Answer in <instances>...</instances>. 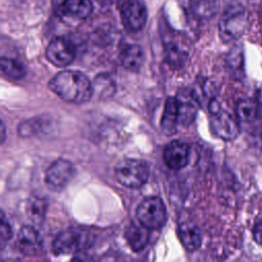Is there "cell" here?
<instances>
[{
	"label": "cell",
	"instance_id": "6da1fadb",
	"mask_svg": "<svg viewBox=\"0 0 262 262\" xmlns=\"http://www.w3.org/2000/svg\"><path fill=\"white\" fill-rule=\"evenodd\" d=\"M48 87L61 99L74 103H83L93 94V84L86 75L78 71L57 73L49 81Z\"/></svg>",
	"mask_w": 262,
	"mask_h": 262
},
{
	"label": "cell",
	"instance_id": "7a4b0ae2",
	"mask_svg": "<svg viewBox=\"0 0 262 262\" xmlns=\"http://www.w3.org/2000/svg\"><path fill=\"white\" fill-rule=\"evenodd\" d=\"M248 27L245 7L238 1H231L224 9L219 20V36L225 43L237 40Z\"/></svg>",
	"mask_w": 262,
	"mask_h": 262
},
{
	"label": "cell",
	"instance_id": "3957f363",
	"mask_svg": "<svg viewBox=\"0 0 262 262\" xmlns=\"http://www.w3.org/2000/svg\"><path fill=\"white\" fill-rule=\"evenodd\" d=\"M115 175L122 185L137 188L146 183L149 176V168L142 160L125 159L117 164Z\"/></svg>",
	"mask_w": 262,
	"mask_h": 262
},
{
	"label": "cell",
	"instance_id": "277c9868",
	"mask_svg": "<svg viewBox=\"0 0 262 262\" xmlns=\"http://www.w3.org/2000/svg\"><path fill=\"white\" fill-rule=\"evenodd\" d=\"M136 218L148 229L162 228L167 220V211L163 201L159 196L144 199L137 207Z\"/></svg>",
	"mask_w": 262,
	"mask_h": 262
},
{
	"label": "cell",
	"instance_id": "5b68a950",
	"mask_svg": "<svg viewBox=\"0 0 262 262\" xmlns=\"http://www.w3.org/2000/svg\"><path fill=\"white\" fill-rule=\"evenodd\" d=\"M209 110L211 113L210 127L212 132L223 140L234 139L239 132L235 119L228 112L223 111L215 99L211 100Z\"/></svg>",
	"mask_w": 262,
	"mask_h": 262
},
{
	"label": "cell",
	"instance_id": "8992f818",
	"mask_svg": "<svg viewBox=\"0 0 262 262\" xmlns=\"http://www.w3.org/2000/svg\"><path fill=\"white\" fill-rule=\"evenodd\" d=\"M91 236L77 229H66L60 231L52 243V252L55 255H68L88 247Z\"/></svg>",
	"mask_w": 262,
	"mask_h": 262
},
{
	"label": "cell",
	"instance_id": "52a82bcc",
	"mask_svg": "<svg viewBox=\"0 0 262 262\" xmlns=\"http://www.w3.org/2000/svg\"><path fill=\"white\" fill-rule=\"evenodd\" d=\"M75 172V167L70 161L58 159L47 168L44 177L45 184L53 191H60L70 183Z\"/></svg>",
	"mask_w": 262,
	"mask_h": 262
},
{
	"label": "cell",
	"instance_id": "ba28073f",
	"mask_svg": "<svg viewBox=\"0 0 262 262\" xmlns=\"http://www.w3.org/2000/svg\"><path fill=\"white\" fill-rule=\"evenodd\" d=\"M120 15L127 31L138 32L145 26L147 10L141 0H125L120 6Z\"/></svg>",
	"mask_w": 262,
	"mask_h": 262
},
{
	"label": "cell",
	"instance_id": "9c48e42d",
	"mask_svg": "<svg viewBox=\"0 0 262 262\" xmlns=\"http://www.w3.org/2000/svg\"><path fill=\"white\" fill-rule=\"evenodd\" d=\"M76 56L74 44L62 37L54 38L46 49L47 59L54 66L62 68L69 66Z\"/></svg>",
	"mask_w": 262,
	"mask_h": 262
},
{
	"label": "cell",
	"instance_id": "30bf717a",
	"mask_svg": "<svg viewBox=\"0 0 262 262\" xmlns=\"http://www.w3.org/2000/svg\"><path fill=\"white\" fill-rule=\"evenodd\" d=\"M92 9L91 0H53V10L59 16L84 19L91 14Z\"/></svg>",
	"mask_w": 262,
	"mask_h": 262
},
{
	"label": "cell",
	"instance_id": "8fae6325",
	"mask_svg": "<svg viewBox=\"0 0 262 262\" xmlns=\"http://www.w3.org/2000/svg\"><path fill=\"white\" fill-rule=\"evenodd\" d=\"M163 158L168 168L180 170L188 164L189 147L181 140H173L164 148Z\"/></svg>",
	"mask_w": 262,
	"mask_h": 262
},
{
	"label": "cell",
	"instance_id": "7c38bea8",
	"mask_svg": "<svg viewBox=\"0 0 262 262\" xmlns=\"http://www.w3.org/2000/svg\"><path fill=\"white\" fill-rule=\"evenodd\" d=\"M17 250L24 255H37L42 250V241L38 231L32 226H23L15 241Z\"/></svg>",
	"mask_w": 262,
	"mask_h": 262
},
{
	"label": "cell",
	"instance_id": "4fadbf2b",
	"mask_svg": "<svg viewBox=\"0 0 262 262\" xmlns=\"http://www.w3.org/2000/svg\"><path fill=\"white\" fill-rule=\"evenodd\" d=\"M219 8V0H187L186 10L189 16L198 20L213 17Z\"/></svg>",
	"mask_w": 262,
	"mask_h": 262
},
{
	"label": "cell",
	"instance_id": "5bb4252c",
	"mask_svg": "<svg viewBox=\"0 0 262 262\" xmlns=\"http://www.w3.org/2000/svg\"><path fill=\"white\" fill-rule=\"evenodd\" d=\"M122 66L131 72H137L142 66L144 55L141 47L137 44H128L123 47L120 54Z\"/></svg>",
	"mask_w": 262,
	"mask_h": 262
},
{
	"label": "cell",
	"instance_id": "9a60e30c",
	"mask_svg": "<svg viewBox=\"0 0 262 262\" xmlns=\"http://www.w3.org/2000/svg\"><path fill=\"white\" fill-rule=\"evenodd\" d=\"M179 123L178 101L176 97H168L165 103V110L161 120V127L165 134L171 135L175 133L177 124Z\"/></svg>",
	"mask_w": 262,
	"mask_h": 262
},
{
	"label": "cell",
	"instance_id": "2e32d148",
	"mask_svg": "<svg viewBox=\"0 0 262 262\" xmlns=\"http://www.w3.org/2000/svg\"><path fill=\"white\" fill-rule=\"evenodd\" d=\"M148 228L143 226L140 222H132L126 229L125 237L130 248L135 251H141L148 242Z\"/></svg>",
	"mask_w": 262,
	"mask_h": 262
},
{
	"label": "cell",
	"instance_id": "e0dca14e",
	"mask_svg": "<svg viewBox=\"0 0 262 262\" xmlns=\"http://www.w3.org/2000/svg\"><path fill=\"white\" fill-rule=\"evenodd\" d=\"M178 235L181 244L185 249L189 251H194L199 249L202 243L201 231L196 225L190 222H184L179 225Z\"/></svg>",
	"mask_w": 262,
	"mask_h": 262
},
{
	"label": "cell",
	"instance_id": "ac0fdd59",
	"mask_svg": "<svg viewBox=\"0 0 262 262\" xmlns=\"http://www.w3.org/2000/svg\"><path fill=\"white\" fill-rule=\"evenodd\" d=\"M178 101V114L179 123L182 125H189L195 119L198 113V105L195 98L189 96L188 94H181L177 97Z\"/></svg>",
	"mask_w": 262,
	"mask_h": 262
},
{
	"label": "cell",
	"instance_id": "d6986e66",
	"mask_svg": "<svg viewBox=\"0 0 262 262\" xmlns=\"http://www.w3.org/2000/svg\"><path fill=\"white\" fill-rule=\"evenodd\" d=\"M47 203L41 196L32 195L26 205V212L29 219L36 225H41L45 218Z\"/></svg>",
	"mask_w": 262,
	"mask_h": 262
},
{
	"label": "cell",
	"instance_id": "ffe728a7",
	"mask_svg": "<svg viewBox=\"0 0 262 262\" xmlns=\"http://www.w3.org/2000/svg\"><path fill=\"white\" fill-rule=\"evenodd\" d=\"M236 116L242 122L250 123L258 118L259 100L254 98L241 99L236 104Z\"/></svg>",
	"mask_w": 262,
	"mask_h": 262
},
{
	"label": "cell",
	"instance_id": "44dd1931",
	"mask_svg": "<svg viewBox=\"0 0 262 262\" xmlns=\"http://www.w3.org/2000/svg\"><path fill=\"white\" fill-rule=\"evenodd\" d=\"M2 74L10 80H19L26 76V67L17 59L10 57H2L0 61Z\"/></svg>",
	"mask_w": 262,
	"mask_h": 262
},
{
	"label": "cell",
	"instance_id": "7402d4cb",
	"mask_svg": "<svg viewBox=\"0 0 262 262\" xmlns=\"http://www.w3.org/2000/svg\"><path fill=\"white\" fill-rule=\"evenodd\" d=\"M166 58L170 64L180 66L184 62L187 57V52L176 43H169L165 49Z\"/></svg>",
	"mask_w": 262,
	"mask_h": 262
},
{
	"label": "cell",
	"instance_id": "603a6c76",
	"mask_svg": "<svg viewBox=\"0 0 262 262\" xmlns=\"http://www.w3.org/2000/svg\"><path fill=\"white\" fill-rule=\"evenodd\" d=\"M12 235V230L10 227V224L8 221L5 219L4 213L1 214V224H0V236H1V242L4 243L8 241Z\"/></svg>",
	"mask_w": 262,
	"mask_h": 262
},
{
	"label": "cell",
	"instance_id": "cb8c5ba5",
	"mask_svg": "<svg viewBox=\"0 0 262 262\" xmlns=\"http://www.w3.org/2000/svg\"><path fill=\"white\" fill-rule=\"evenodd\" d=\"M253 237L255 242L262 246V219L259 220L253 227Z\"/></svg>",
	"mask_w": 262,
	"mask_h": 262
},
{
	"label": "cell",
	"instance_id": "d4e9b609",
	"mask_svg": "<svg viewBox=\"0 0 262 262\" xmlns=\"http://www.w3.org/2000/svg\"><path fill=\"white\" fill-rule=\"evenodd\" d=\"M4 133H5V131H4V125H3V123H2V140H4Z\"/></svg>",
	"mask_w": 262,
	"mask_h": 262
}]
</instances>
